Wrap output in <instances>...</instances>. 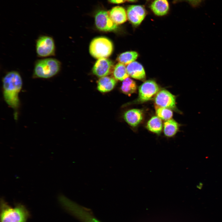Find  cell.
Returning <instances> with one entry per match:
<instances>
[{
    "instance_id": "obj_8",
    "label": "cell",
    "mask_w": 222,
    "mask_h": 222,
    "mask_svg": "<svg viewBox=\"0 0 222 222\" xmlns=\"http://www.w3.org/2000/svg\"><path fill=\"white\" fill-rule=\"evenodd\" d=\"M155 102L159 107L169 109L178 112L179 111L176 108L175 96L166 90L159 91L156 96Z\"/></svg>"
},
{
    "instance_id": "obj_24",
    "label": "cell",
    "mask_w": 222,
    "mask_h": 222,
    "mask_svg": "<svg viewBox=\"0 0 222 222\" xmlns=\"http://www.w3.org/2000/svg\"><path fill=\"white\" fill-rule=\"evenodd\" d=\"M130 2H135L137 0H126Z\"/></svg>"
},
{
    "instance_id": "obj_13",
    "label": "cell",
    "mask_w": 222,
    "mask_h": 222,
    "mask_svg": "<svg viewBox=\"0 0 222 222\" xmlns=\"http://www.w3.org/2000/svg\"><path fill=\"white\" fill-rule=\"evenodd\" d=\"M108 12L111 19L117 25L123 23L127 20V13L125 9L121 6H115Z\"/></svg>"
},
{
    "instance_id": "obj_18",
    "label": "cell",
    "mask_w": 222,
    "mask_h": 222,
    "mask_svg": "<svg viewBox=\"0 0 222 222\" xmlns=\"http://www.w3.org/2000/svg\"><path fill=\"white\" fill-rule=\"evenodd\" d=\"M113 73L114 78L120 81H123L129 76L125 65L120 63L115 66Z\"/></svg>"
},
{
    "instance_id": "obj_20",
    "label": "cell",
    "mask_w": 222,
    "mask_h": 222,
    "mask_svg": "<svg viewBox=\"0 0 222 222\" xmlns=\"http://www.w3.org/2000/svg\"><path fill=\"white\" fill-rule=\"evenodd\" d=\"M121 89L124 93L130 95L136 91L137 85L134 80L128 77L123 81Z\"/></svg>"
},
{
    "instance_id": "obj_6",
    "label": "cell",
    "mask_w": 222,
    "mask_h": 222,
    "mask_svg": "<svg viewBox=\"0 0 222 222\" xmlns=\"http://www.w3.org/2000/svg\"><path fill=\"white\" fill-rule=\"evenodd\" d=\"M36 51L37 55L40 57L54 55L55 46L53 38L47 35H42L39 37L36 41Z\"/></svg>"
},
{
    "instance_id": "obj_11",
    "label": "cell",
    "mask_w": 222,
    "mask_h": 222,
    "mask_svg": "<svg viewBox=\"0 0 222 222\" xmlns=\"http://www.w3.org/2000/svg\"><path fill=\"white\" fill-rule=\"evenodd\" d=\"M143 111L138 109H132L126 111L124 114V118L130 125L136 127L141 122L143 118Z\"/></svg>"
},
{
    "instance_id": "obj_15",
    "label": "cell",
    "mask_w": 222,
    "mask_h": 222,
    "mask_svg": "<svg viewBox=\"0 0 222 222\" xmlns=\"http://www.w3.org/2000/svg\"><path fill=\"white\" fill-rule=\"evenodd\" d=\"M150 7L155 14L161 16L167 13L169 5L167 0H155L151 4Z\"/></svg>"
},
{
    "instance_id": "obj_1",
    "label": "cell",
    "mask_w": 222,
    "mask_h": 222,
    "mask_svg": "<svg viewBox=\"0 0 222 222\" xmlns=\"http://www.w3.org/2000/svg\"><path fill=\"white\" fill-rule=\"evenodd\" d=\"M2 83L4 99L8 105L13 109L16 119L20 105L19 94L23 86L22 78L18 72L13 71L5 75Z\"/></svg>"
},
{
    "instance_id": "obj_9",
    "label": "cell",
    "mask_w": 222,
    "mask_h": 222,
    "mask_svg": "<svg viewBox=\"0 0 222 222\" xmlns=\"http://www.w3.org/2000/svg\"><path fill=\"white\" fill-rule=\"evenodd\" d=\"M146 14L145 9L141 5H131L129 6L127 9V18L135 26H138L140 24L144 19Z\"/></svg>"
},
{
    "instance_id": "obj_23",
    "label": "cell",
    "mask_w": 222,
    "mask_h": 222,
    "mask_svg": "<svg viewBox=\"0 0 222 222\" xmlns=\"http://www.w3.org/2000/svg\"><path fill=\"white\" fill-rule=\"evenodd\" d=\"M90 222H101L97 219L95 217L93 218Z\"/></svg>"
},
{
    "instance_id": "obj_4",
    "label": "cell",
    "mask_w": 222,
    "mask_h": 222,
    "mask_svg": "<svg viewBox=\"0 0 222 222\" xmlns=\"http://www.w3.org/2000/svg\"><path fill=\"white\" fill-rule=\"evenodd\" d=\"M113 50L112 42L108 38L99 37L93 39L89 46L91 55L97 59L106 58L109 56Z\"/></svg>"
},
{
    "instance_id": "obj_17",
    "label": "cell",
    "mask_w": 222,
    "mask_h": 222,
    "mask_svg": "<svg viewBox=\"0 0 222 222\" xmlns=\"http://www.w3.org/2000/svg\"><path fill=\"white\" fill-rule=\"evenodd\" d=\"M146 128L150 131L158 134L162 130V124L161 119L158 116H154L148 121Z\"/></svg>"
},
{
    "instance_id": "obj_19",
    "label": "cell",
    "mask_w": 222,
    "mask_h": 222,
    "mask_svg": "<svg viewBox=\"0 0 222 222\" xmlns=\"http://www.w3.org/2000/svg\"><path fill=\"white\" fill-rule=\"evenodd\" d=\"M138 57V53L135 51H128L120 55L117 59L119 63L125 65L134 62Z\"/></svg>"
},
{
    "instance_id": "obj_22",
    "label": "cell",
    "mask_w": 222,
    "mask_h": 222,
    "mask_svg": "<svg viewBox=\"0 0 222 222\" xmlns=\"http://www.w3.org/2000/svg\"><path fill=\"white\" fill-rule=\"evenodd\" d=\"M126 0H108L109 1L112 3L119 4L124 3Z\"/></svg>"
},
{
    "instance_id": "obj_21",
    "label": "cell",
    "mask_w": 222,
    "mask_h": 222,
    "mask_svg": "<svg viewBox=\"0 0 222 222\" xmlns=\"http://www.w3.org/2000/svg\"><path fill=\"white\" fill-rule=\"evenodd\" d=\"M156 113L160 118L166 121L171 119L173 116V112L171 109L158 106L156 108Z\"/></svg>"
},
{
    "instance_id": "obj_25",
    "label": "cell",
    "mask_w": 222,
    "mask_h": 222,
    "mask_svg": "<svg viewBox=\"0 0 222 222\" xmlns=\"http://www.w3.org/2000/svg\"></svg>"
},
{
    "instance_id": "obj_3",
    "label": "cell",
    "mask_w": 222,
    "mask_h": 222,
    "mask_svg": "<svg viewBox=\"0 0 222 222\" xmlns=\"http://www.w3.org/2000/svg\"><path fill=\"white\" fill-rule=\"evenodd\" d=\"M60 67V62L54 58H48L38 60L35 65L33 76L43 79L51 78L58 73Z\"/></svg>"
},
{
    "instance_id": "obj_12",
    "label": "cell",
    "mask_w": 222,
    "mask_h": 222,
    "mask_svg": "<svg viewBox=\"0 0 222 222\" xmlns=\"http://www.w3.org/2000/svg\"><path fill=\"white\" fill-rule=\"evenodd\" d=\"M127 72L129 76L135 79L143 80L146 78V73L142 66L137 61H134L127 65Z\"/></svg>"
},
{
    "instance_id": "obj_16",
    "label": "cell",
    "mask_w": 222,
    "mask_h": 222,
    "mask_svg": "<svg viewBox=\"0 0 222 222\" xmlns=\"http://www.w3.org/2000/svg\"><path fill=\"white\" fill-rule=\"evenodd\" d=\"M179 126L178 123L173 119L166 121L164 124V135L168 137H173L178 132Z\"/></svg>"
},
{
    "instance_id": "obj_7",
    "label": "cell",
    "mask_w": 222,
    "mask_h": 222,
    "mask_svg": "<svg viewBox=\"0 0 222 222\" xmlns=\"http://www.w3.org/2000/svg\"><path fill=\"white\" fill-rule=\"evenodd\" d=\"M94 17L96 27L100 31H110L115 30L117 28V25L112 21L108 12L105 10H98Z\"/></svg>"
},
{
    "instance_id": "obj_2",
    "label": "cell",
    "mask_w": 222,
    "mask_h": 222,
    "mask_svg": "<svg viewBox=\"0 0 222 222\" xmlns=\"http://www.w3.org/2000/svg\"><path fill=\"white\" fill-rule=\"evenodd\" d=\"M31 216L30 212L24 205L17 203L13 207L1 198L0 222H27Z\"/></svg>"
},
{
    "instance_id": "obj_10",
    "label": "cell",
    "mask_w": 222,
    "mask_h": 222,
    "mask_svg": "<svg viewBox=\"0 0 222 222\" xmlns=\"http://www.w3.org/2000/svg\"><path fill=\"white\" fill-rule=\"evenodd\" d=\"M113 63L106 58L99 59L95 64L92 69L93 73L99 77L105 76L111 72Z\"/></svg>"
},
{
    "instance_id": "obj_14",
    "label": "cell",
    "mask_w": 222,
    "mask_h": 222,
    "mask_svg": "<svg viewBox=\"0 0 222 222\" xmlns=\"http://www.w3.org/2000/svg\"><path fill=\"white\" fill-rule=\"evenodd\" d=\"M116 81L113 78L104 76L101 77L97 82V88L101 92H106L112 90L114 87Z\"/></svg>"
},
{
    "instance_id": "obj_5",
    "label": "cell",
    "mask_w": 222,
    "mask_h": 222,
    "mask_svg": "<svg viewBox=\"0 0 222 222\" xmlns=\"http://www.w3.org/2000/svg\"><path fill=\"white\" fill-rule=\"evenodd\" d=\"M159 88L153 80L146 81L139 87L138 97L132 103H142L151 100L159 92Z\"/></svg>"
}]
</instances>
